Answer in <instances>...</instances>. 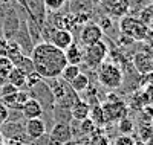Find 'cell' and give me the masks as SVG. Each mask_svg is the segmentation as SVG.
I'll use <instances>...</instances> for the list:
<instances>
[{
    "label": "cell",
    "instance_id": "cell-1",
    "mask_svg": "<svg viewBox=\"0 0 153 145\" xmlns=\"http://www.w3.org/2000/svg\"><path fill=\"white\" fill-rule=\"evenodd\" d=\"M31 60L34 64V70L45 81L60 78L65 66L68 64L66 57H65V50L57 49L51 43L37 44L31 54Z\"/></svg>",
    "mask_w": 153,
    "mask_h": 145
},
{
    "label": "cell",
    "instance_id": "cell-2",
    "mask_svg": "<svg viewBox=\"0 0 153 145\" xmlns=\"http://www.w3.org/2000/svg\"><path fill=\"white\" fill-rule=\"evenodd\" d=\"M51 92L54 95V101H55V107L60 109H66L71 110V107L80 99V96L72 90L71 84L63 81L61 78H55V80H48L46 81Z\"/></svg>",
    "mask_w": 153,
    "mask_h": 145
},
{
    "label": "cell",
    "instance_id": "cell-3",
    "mask_svg": "<svg viewBox=\"0 0 153 145\" xmlns=\"http://www.w3.org/2000/svg\"><path fill=\"white\" fill-rule=\"evenodd\" d=\"M120 34L133 41H146L149 38L150 29L138 17L126 16L120 18Z\"/></svg>",
    "mask_w": 153,
    "mask_h": 145
},
{
    "label": "cell",
    "instance_id": "cell-4",
    "mask_svg": "<svg viewBox=\"0 0 153 145\" xmlns=\"http://www.w3.org/2000/svg\"><path fill=\"white\" fill-rule=\"evenodd\" d=\"M98 83L107 90H117L123 86V70L120 66L104 61L98 67Z\"/></svg>",
    "mask_w": 153,
    "mask_h": 145
},
{
    "label": "cell",
    "instance_id": "cell-5",
    "mask_svg": "<svg viewBox=\"0 0 153 145\" xmlns=\"http://www.w3.org/2000/svg\"><path fill=\"white\" fill-rule=\"evenodd\" d=\"M107 55H109V46L106 41L101 40L83 49V64L87 69H98L106 61Z\"/></svg>",
    "mask_w": 153,
    "mask_h": 145
},
{
    "label": "cell",
    "instance_id": "cell-6",
    "mask_svg": "<svg viewBox=\"0 0 153 145\" xmlns=\"http://www.w3.org/2000/svg\"><path fill=\"white\" fill-rule=\"evenodd\" d=\"M101 109H103V113H104L106 125H109V124H118L121 119L127 118V113H129V107H127V104L124 101L118 99V98L101 104Z\"/></svg>",
    "mask_w": 153,
    "mask_h": 145
},
{
    "label": "cell",
    "instance_id": "cell-7",
    "mask_svg": "<svg viewBox=\"0 0 153 145\" xmlns=\"http://www.w3.org/2000/svg\"><path fill=\"white\" fill-rule=\"evenodd\" d=\"M29 98H34L35 101H38L45 112H49L51 115H52V112L55 109V101H54L52 92H51V89H49V86H48V83L45 80L40 81L35 87L31 89Z\"/></svg>",
    "mask_w": 153,
    "mask_h": 145
},
{
    "label": "cell",
    "instance_id": "cell-8",
    "mask_svg": "<svg viewBox=\"0 0 153 145\" xmlns=\"http://www.w3.org/2000/svg\"><path fill=\"white\" fill-rule=\"evenodd\" d=\"M48 141H49V145H63V144L74 141L71 124L54 122L52 128H51L49 135H48Z\"/></svg>",
    "mask_w": 153,
    "mask_h": 145
},
{
    "label": "cell",
    "instance_id": "cell-9",
    "mask_svg": "<svg viewBox=\"0 0 153 145\" xmlns=\"http://www.w3.org/2000/svg\"><path fill=\"white\" fill-rule=\"evenodd\" d=\"M103 37H104V32L98 26V23L89 21L84 26H81V29H80V46L86 47V46L95 44L103 40Z\"/></svg>",
    "mask_w": 153,
    "mask_h": 145
},
{
    "label": "cell",
    "instance_id": "cell-10",
    "mask_svg": "<svg viewBox=\"0 0 153 145\" xmlns=\"http://www.w3.org/2000/svg\"><path fill=\"white\" fill-rule=\"evenodd\" d=\"M22 17H19L17 14V11L14 8H11L6 11V14H5V18H3V24H2V28H3V38L8 41V40H12L14 38V35L17 34V31L20 29V26H22Z\"/></svg>",
    "mask_w": 153,
    "mask_h": 145
},
{
    "label": "cell",
    "instance_id": "cell-11",
    "mask_svg": "<svg viewBox=\"0 0 153 145\" xmlns=\"http://www.w3.org/2000/svg\"><path fill=\"white\" fill-rule=\"evenodd\" d=\"M22 49L23 52V55H26V57H31L32 54V50H34V43L31 40V35L28 32V26H26V20H22V26H20V29L17 31V34L14 35V38H12Z\"/></svg>",
    "mask_w": 153,
    "mask_h": 145
},
{
    "label": "cell",
    "instance_id": "cell-12",
    "mask_svg": "<svg viewBox=\"0 0 153 145\" xmlns=\"http://www.w3.org/2000/svg\"><path fill=\"white\" fill-rule=\"evenodd\" d=\"M132 66L139 75H147L153 72V57H150L147 52H135L132 57Z\"/></svg>",
    "mask_w": 153,
    "mask_h": 145
},
{
    "label": "cell",
    "instance_id": "cell-13",
    "mask_svg": "<svg viewBox=\"0 0 153 145\" xmlns=\"http://www.w3.org/2000/svg\"><path fill=\"white\" fill-rule=\"evenodd\" d=\"M46 128H48L46 122L42 118L40 119H26V122H25V135L29 141L35 142L46 135Z\"/></svg>",
    "mask_w": 153,
    "mask_h": 145
},
{
    "label": "cell",
    "instance_id": "cell-14",
    "mask_svg": "<svg viewBox=\"0 0 153 145\" xmlns=\"http://www.w3.org/2000/svg\"><path fill=\"white\" fill-rule=\"evenodd\" d=\"M28 99H29V93H28V92H25V90H17L16 93L0 98V101H2L8 109L17 110V112H20L23 109L25 102H26Z\"/></svg>",
    "mask_w": 153,
    "mask_h": 145
},
{
    "label": "cell",
    "instance_id": "cell-15",
    "mask_svg": "<svg viewBox=\"0 0 153 145\" xmlns=\"http://www.w3.org/2000/svg\"><path fill=\"white\" fill-rule=\"evenodd\" d=\"M74 41H75L74 34L69 31H65V29H57L54 32L52 38H51V44H54L60 50H66Z\"/></svg>",
    "mask_w": 153,
    "mask_h": 145
},
{
    "label": "cell",
    "instance_id": "cell-16",
    "mask_svg": "<svg viewBox=\"0 0 153 145\" xmlns=\"http://www.w3.org/2000/svg\"><path fill=\"white\" fill-rule=\"evenodd\" d=\"M20 112H22L23 118H26V119H40V118H43V115H45V110L40 105V102L35 101L34 98H29L26 102H25L23 109Z\"/></svg>",
    "mask_w": 153,
    "mask_h": 145
},
{
    "label": "cell",
    "instance_id": "cell-17",
    "mask_svg": "<svg viewBox=\"0 0 153 145\" xmlns=\"http://www.w3.org/2000/svg\"><path fill=\"white\" fill-rule=\"evenodd\" d=\"M89 113H91V105H89L86 101H83V99H78L71 107L72 121H76V122H81V121L87 119Z\"/></svg>",
    "mask_w": 153,
    "mask_h": 145
},
{
    "label": "cell",
    "instance_id": "cell-18",
    "mask_svg": "<svg viewBox=\"0 0 153 145\" xmlns=\"http://www.w3.org/2000/svg\"><path fill=\"white\" fill-rule=\"evenodd\" d=\"M65 57H66L68 64H74V66L83 64V47L80 46V43L74 41V43L65 50Z\"/></svg>",
    "mask_w": 153,
    "mask_h": 145
},
{
    "label": "cell",
    "instance_id": "cell-19",
    "mask_svg": "<svg viewBox=\"0 0 153 145\" xmlns=\"http://www.w3.org/2000/svg\"><path fill=\"white\" fill-rule=\"evenodd\" d=\"M89 119H91L97 128H104L106 127V119H104V113L101 109V104H94L91 105V113H89Z\"/></svg>",
    "mask_w": 153,
    "mask_h": 145
},
{
    "label": "cell",
    "instance_id": "cell-20",
    "mask_svg": "<svg viewBox=\"0 0 153 145\" xmlns=\"http://www.w3.org/2000/svg\"><path fill=\"white\" fill-rule=\"evenodd\" d=\"M6 83L12 84L14 87H17V89L20 90L22 87L26 86V75H25L20 69L14 67V69L9 72V75H8V78H6Z\"/></svg>",
    "mask_w": 153,
    "mask_h": 145
},
{
    "label": "cell",
    "instance_id": "cell-21",
    "mask_svg": "<svg viewBox=\"0 0 153 145\" xmlns=\"http://www.w3.org/2000/svg\"><path fill=\"white\" fill-rule=\"evenodd\" d=\"M69 84H71L72 90L75 92L76 95L84 93V92L87 90V87L91 86V81H89V75H86V73H83V72H81V73H80L78 76H76L74 81H71Z\"/></svg>",
    "mask_w": 153,
    "mask_h": 145
},
{
    "label": "cell",
    "instance_id": "cell-22",
    "mask_svg": "<svg viewBox=\"0 0 153 145\" xmlns=\"http://www.w3.org/2000/svg\"><path fill=\"white\" fill-rule=\"evenodd\" d=\"M12 64H14V67L20 69V70H22L25 75H29V73L35 72V70H34V64H32V60H31V57L22 55V57H19L17 60H14V61H12Z\"/></svg>",
    "mask_w": 153,
    "mask_h": 145
},
{
    "label": "cell",
    "instance_id": "cell-23",
    "mask_svg": "<svg viewBox=\"0 0 153 145\" xmlns=\"http://www.w3.org/2000/svg\"><path fill=\"white\" fill-rule=\"evenodd\" d=\"M80 73H81L80 66L66 64V66H65V69H63V72H61V75H60V78H61L63 81H66V83H71V81H74Z\"/></svg>",
    "mask_w": 153,
    "mask_h": 145
},
{
    "label": "cell",
    "instance_id": "cell-24",
    "mask_svg": "<svg viewBox=\"0 0 153 145\" xmlns=\"http://www.w3.org/2000/svg\"><path fill=\"white\" fill-rule=\"evenodd\" d=\"M76 122V121H75ZM76 124H78L80 127H78V130H80V133L87 139V138H91L94 133H95V130H97V125L91 121V119H89V118H87V119H84V121H81V122H76Z\"/></svg>",
    "mask_w": 153,
    "mask_h": 145
},
{
    "label": "cell",
    "instance_id": "cell-25",
    "mask_svg": "<svg viewBox=\"0 0 153 145\" xmlns=\"http://www.w3.org/2000/svg\"><path fill=\"white\" fill-rule=\"evenodd\" d=\"M86 145H110V141L107 136L103 135L101 128H97L95 133L89 138V141L86 142Z\"/></svg>",
    "mask_w": 153,
    "mask_h": 145
},
{
    "label": "cell",
    "instance_id": "cell-26",
    "mask_svg": "<svg viewBox=\"0 0 153 145\" xmlns=\"http://www.w3.org/2000/svg\"><path fill=\"white\" fill-rule=\"evenodd\" d=\"M14 69V64L11 63V60L9 58H6V57H0V83L3 84V81L8 78V75H9V72Z\"/></svg>",
    "mask_w": 153,
    "mask_h": 145
},
{
    "label": "cell",
    "instance_id": "cell-27",
    "mask_svg": "<svg viewBox=\"0 0 153 145\" xmlns=\"http://www.w3.org/2000/svg\"><path fill=\"white\" fill-rule=\"evenodd\" d=\"M150 138H153L152 122H150V124H141V125H139V128H138V141L147 142Z\"/></svg>",
    "mask_w": 153,
    "mask_h": 145
},
{
    "label": "cell",
    "instance_id": "cell-28",
    "mask_svg": "<svg viewBox=\"0 0 153 145\" xmlns=\"http://www.w3.org/2000/svg\"><path fill=\"white\" fill-rule=\"evenodd\" d=\"M118 130H120L121 135H129V136H132V131L135 130V124H133V121L130 119V118L127 116V118H124V119H121V121L118 122Z\"/></svg>",
    "mask_w": 153,
    "mask_h": 145
},
{
    "label": "cell",
    "instance_id": "cell-29",
    "mask_svg": "<svg viewBox=\"0 0 153 145\" xmlns=\"http://www.w3.org/2000/svg\"><path fill=\"white\" fill-rule=\"evenodd\" d=\"M139 87L146 89V93L153 90V72L147 73V75H141V80H139Z\"/></svg>",
    "mask_w": 153,
    "mask_h": 145
},
{
    "label": "cell",
    "instance_id": "cell-30",
    "mask_svg": "<svg viewBox=\"0 0 153 145\" xmlns=\"http://www.w3.org/2000/svg\"><path fill=\"white\" fill-rule=\"evenodd\" d=\"M43 2H45V6H46L48 11L55 12V11H60L63 6H65L68 0H43Z\"/></svg>",
    "mask_w": 153,
    "mask_h": 145
},
{
    "label": "cell",
    "instance_id": "cell-31",
    "mask_svg": "<svg viewBox=\"0 0 153 145\" xmlns=\"http://www.w3.org/2000/svg\"><path fill=\"white\" fill-rule=\"evenodd\" d=\"M40 81H43V80H42V76L38 75L37 72H32V73L26 75V86H25V87H28V89L31 90L32 87H35Z\"/></svg>",
    "mask_w": 153,
    "mask_h": 145
},
{
    "label": "cell",
    "instance_id": "cell-32",
    "mask_svg": "<svg viewBox=\"0 0 153 145\" xmlns=\"http://www.w3.org/2000/svg\"><path fill=\"white\" fill-rule=\"evenodd\" d=\"M135 141H136V139H133V138L129 136V135H120L117 139L113 141L112 145H135Z\"/></svg>",
    "mask_w": 153,
    "mask_h": 145
},
{
    "label": "cell",
    "instance_id": "cell-33",
    "mask_svg": "<svg viewBox=\"0 0 153 145\" xmlns=\"http://www.w3.org/2000/svg\"><path fill=\"white\" fill-rule=\"evenodd\" d=\"M17 90H19V89H17V87H14L12 84H9V83H3L2 86H0V98L16 93Z\"/></svg>",
    "mask_w": 153,
    "mask_h": 145
},
{
    "label": "cell",
    "instance_id": "cell-34",
    "mask_svg": "<svg viewBox=\"0 0 153 145\" xmlns=\"http://www.w3.org/2000/svg\"><path fill=\"white\" fill-rule=\"evenodd\" d=\"M9 109L6 107V105L0 101V127H2L5 122H8L9 121Z\"/></svg>",
    "mask_w": 153,
    "mask_h": 145
},
{
    "label": "cell",
    "instance_id": "cell-35",
    "mask_svg": "<svg viewBox=\"0 0 153 145\" xmlns=\"http://www.w3.org/2000/svg\"><path fill=\"white\" fill-rule=\"evenodd\" d=\"M6 54V40L0 35V57H5Z\"/></svg>",
    "mask_w": 153,
    "mask_h": 145
},
{
    "label": "cell",
    "instance_id": "cell-36",
    "mask_svg": "<svg viewBox=\"0 0 153 145\" xmlns=\"http://www.w3.org/2000/svg\"><path fill=\"white\" fill-rule=\"evenodd\" d=\"M63 145H83L80 141H76V139H74V141H71V142H68V144H63Z\"/></svg>",
    "mask_w": 153,
    "mask_h": 145
},
{
    "label": "cell",
    "instance_id": "cell-37",
    "mask_svg": "<svg viewBox=\"0 0 153 145\" xmlns=\"http://www.w3.org/2000/svg\"><path fill=\"white\" fill-rule=\"evenodd\" d=\"M11 2H12V0H0V5H2V6H9Z\"/></svg>",
    "mask_w": 153,
    "mask_h": 145
},
{
    "label": "cell",
    "instance_id": "cell-38",
    "mask_svg": "<svg viewBox=\"0 0 153 145\" xmlns=\"http://www.w3.org/2000/svg\"><path fill=\"white\" fill-rule=\"evenodd\" d=\"M144 145H153V138H150L147 142H144Z\"/></svg>",
    "mask_w": 153,
    "mask_h": 145
},
{
    "label": "cell",
    "instance_id": "cell-39",
    "mask_svg": "<svg viewBox=\"0 0 153 145\" xmlns=\"http://www.w3.org/2000/svg\"><path fill=\"white\" fill-rule=\"evenodd\" d=\"M149 29H150V32H152V34H153V21H152V23H150V24H149Z\"/></svg>",
    "mask_w": 153,
    "mask_h": 145
},
{
    "label": "cell",
    "instance_id": "cell-40",
    "mask_svg": "<svg viewBox=\"0 0 153 145\" xmlns=\"http://www.w3.org/2000/svg\"><path fill=\"white\" fill-rule=\"evenodd\" d=\"M0 144H3V136H2V131H0Z\"/></svg>",
    "mask_w": 153,
    "mask_h": 145
},
{
    "label": "cell",
    "instance_id": "cell-41",
    "mask_svg": "<svg viewBox=\"0 0 153 145\" xmlns=\"http://www.w3.org/2000/svg\"><path fill=\"white\" fill-rule=\"evenodd\" d=\"M150 2H152V3H153V0H150Z\"/></svg>",
    "mask_w": 153,
    "mask_h": 145
},
{
    "label": "cell",
    "instance_id": "cell-42",
    "mask_svg": "<svg viewBox=\"0 0 153 145\" xmlns=\"http://www.w3.org/2000/svg\"><path fill=\"white\" fill-rule=\"evenodd\" d=\"M0 145H3V144H0Z\"/></svg>",
    "mask_w": 153,
    "mask_h": 145
}]
</instances>
